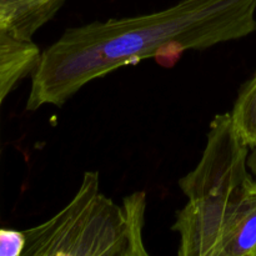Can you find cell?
Returning a JSON list of instances; mask_svg holds the SVG:
<instances>
[{"mask_svg":"<svg viewBox=\"0 0 256 256\" xmlns=\"http://www.w3.org/2000/svg\"><path fill=\"white\" fill-rule=\"evenodd\" d=\"M256 32V0H180L150 14L69 28L42 50L26 110L62 106L82 86L142 59L205 50Z\"/></svg>","mask_w":256,"mask_h":256,"instance_id":"1","label":"cell"},{"mask_svg":"<svg viewBox=\"0 0 256 256\" xmlns=\"http://www.w3.org/2000/svg\"><path fill=\"white\" fill-rule=\"evenodd\" d=\"M249 146L232 112L214 118L202 160L179 180L188 202L176 212L172 230L180 236L179 256H226L256 192L248 172Z\"/></svg>","mask_w":256,"mask_h":256,"instance_id":"2","label":"cell"},{"mask_svg":"<svg viewBox=\"0 0 256 256\" xmlns=\"http://www.w3.org/2000/svg\"><path fill=\"white\" fill-rule=\"evenodd\" d=\"M146 195L115 204L100 192L99 172H86L72 202L52 219L24 230L22 256H148L142 242Z\"/></svg>","mask_w":256,"mask_h":256,"instance_id":"3","label":"cell"},{"mask_svg":"<svg viewBox=\"0 0 256 256\" xmlns=\"http://www.w3.org/2000/svg\"><path fill=\"white\" fill-rule=\"evenodd\" d=\"M40 50L32 40L0 30V98L5 99L25 76L32 74Z\"/></svg>","mask_w":256,"mask_h":256,"instance_id":"4","label":"cell"},{"mask_svg":"<svg viewBox=\"0 0 256 256\" xmlns=\"http://www.w3.org/2000/svg\"><path fill=\"white\" fill-rule=\"evenodd\" d=\"M65 0H0V15L14 36L32 40V35L46 24Z\"/></svg>","mask_w":256,"mask_h":256,"instance_id":"5","label":"cell"},{"mask_svg":"<svg viewBox=\"0 0 256 256\" xmlns=\"http://www.w3.org/2000/svg\"><path fill=\"white\" fill-rule=\"evenodd\" d=\"M232 118L236 132L249 146L248 166L256 174V72L240 89Z\"/></svg>","mask_w":256,"mask_h":256,"instance_id":"6","label":"cell"},{"mask_svg":"<svg viewBox=\"0 0 256 256\" xmlns=\"http://www.w3.org/2000/svg\"><path fill=\"white\" fill-rule=\"evenodd\" d=\"M25 242L24 232L0 229V256H22Z\"/></svg>","mask_w":256,"mask_h":256,"instance_id":"7","label":"cell"},{"mask_svg":"<svg viewBox=\"0 0 256 256\" xmlns=\"http://www.w3.org/2000/svg\"><path fill=\"white\" fill-rule=\"evenodd\" d=\"M0 30H6V32H9V30H8L6 22H5V19L2 15H0Z\"/></svg>","mask_w":256,"mask_h":256,"instance_id":"8","label":"cell"},{"mask_svg":"<svg viewBox=\"0 0 256 256\" xmlns=\"http://www.w3.org/2000/svg\"><path fill=\"white\" fill-rule=\"evenodd\" d=\"M2 102H4V99H2V98H0V108H2Z\"/></svg>","mask_w":256,"mask_h":256,"instance_id":"9","label":"cell"}]
</instances>
